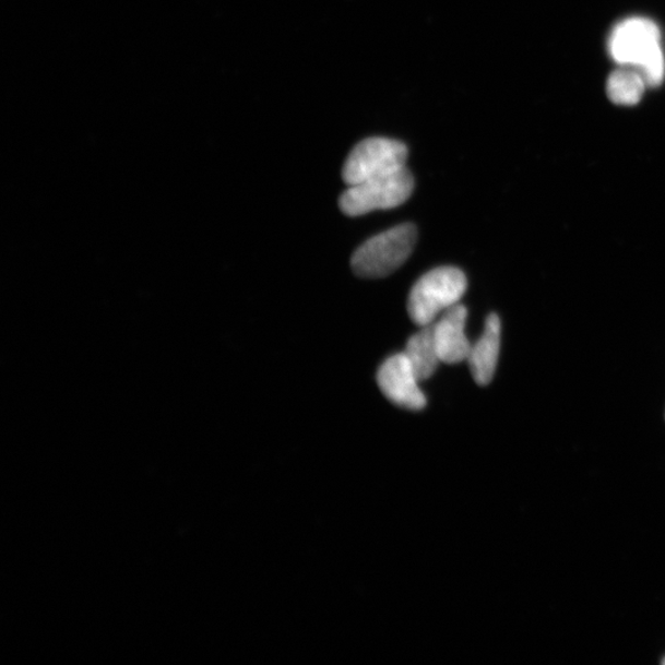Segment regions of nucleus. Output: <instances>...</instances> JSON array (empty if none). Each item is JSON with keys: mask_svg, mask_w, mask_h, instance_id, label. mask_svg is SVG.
Listing matches in <instances>:
<instances>
[{"mask_svg": "<svg viewBox=\"0 0 665 665\" xmlns=\"http://www.w3.org/2000/svg\"><path fill=\"white\" fill-rule=\"evenodd\" d=\"M406 144L391 139L371 138L361 141L351 152L343 167V180L353 187L373 178L391 175L406 167Z\"/></svg>", "mask_w": 665, "mask_h": 665, "instance_id": "4", "label": "nucleus"}, {"mask_svg": "<svg viewBox=\"0 0 665 665\" xmlns=\"http://www.w3.org/2000/svg\"><path fill=\"white\" fill-rule=\"evenodd\" d=\"M645 86L648 84L638 70L624 66V69L611 73L606 92L613 103L631 106L641 102Z\"/></svg>", "mask_w": 665, "mask_h": 665, "instance_id": "10", "label": "nucleus"}, {"mask_svg": "<svg viewBox=\"0 0 665 665\" xmlns=\"http://www.w3.org/2000/svg\"><path fill=\"white\" fill-rule=\"evenodd\" d=\"M609 50L615 62L636 70L664 57L660 28L645 17H631L616 26Z\"/></svg>", "mask_w": 665, "mask_h": 665, "instance_id": "5", "label": "nucleus"}, {"mask_svg": "<svg viewBox=\"0 0 665 665\" xmlns=\"http://www.w3.org/2000/svg\"><path fill=\"white\" fill-rule=\"evenodd\" d=\"M467 308L458 304L434 323V339L442 363L452 365L467 360L472 345L465 334Z\"/></svg>", "mask_w": 665, "mask_h": 665, "instance_id": "7", "label": "nucleus"}, {"mask_svg": "<svg viewBox=\"0 0 665 665\" xmlns=\"http://www.w3.org/2000/svg\"><path fill=\"white\" fill-rule=\"evenodd\" d=\"M467 290V277L454 266L430 270L413 286L408 298V313L414 324L426 326L437 316L461 300Z\"/></svg>", "mask_w": 665, "mask_h": 665, "instance_id": "1", "label": "nucleus"}, {"mask_svg": "<svg viewBox=\"0 0 665 665\" xmlns=\"http://www.w3.org/2000/svg\"><path fill=\"white\" fill-rule=\"evenodd\" d=\"M418 382L417 375L404 353L391 356L378 371V383L382 393L402 408L420 411L427 406V399Z\"/></svg>", "mask_w": 665, "mask_h": 665, "instance_id": "6", "label": "nucleus"}, {"mask_svg": "<svg viewBox=\"0 0 665 665\" xmlns=\"http://www.w3.org/2000/svg\"><path fill=\"white\" fill-rule=\"evenodd\" d=\"M404 355L416 372L419 381L428 380L437 371L441 361L437 349L436 339H434V323L421 326V330L412 335Z\"/></svg>", "mask_w": 665, "mask_h": 665, "instance_id": "9", "label": "nucleus"}, {"mask_svg": "<svg viewBox=\"0 0 665 665\" xmlns=\"http://www.w3.org/2000/svg\"><path fill=\"white\" fill-rule=\"evenodd\" d=\"M416 242L417 228L412 224L385 230L355 250L352 257L353 272L363 278L389 276L406 262Z\"/></svg>", "mask_w": 665, "mask_h": 665, "instance_id": "2", "label": "nucleus"}, {"mask_svg": "<svg viewBox=\"0 0 665 665\" xmlns=\"http://www.w3.org/2000/svg\"><path fill=\"white\" fill-rule=\"evenodd\" d=\"M414 189V178L406 168L349 187L340 199L343 214L363 216L375 210H390L406 202Z\"/></svg>", "mask_w": 665, "mask_h": 665, "instance_id": "3", "label": "nucleus"}, {"mask_svg": "<svg viewBox=\"0 0 665 665\" xmlns=\"http://www.w3.org/2000/svg\"><path fill=\"white\" fill-rule=\"evenodd\" d=\"M663 663L665 664V660L663 661Z\"/></svg>", "mask_w": 665, "mask_h": 665, "instance_id": "11", "label": "nucleus"}, {"mask_svg": "<svg viewBox=\"0 0 665 665\" xmlns=\"http://www.w3.org/2000/svg\"><path fill=\"white\" fill-rule=\"evenodd\" d=\"M500 352V320L496 313L487 317L484 334L468 354L470 369L479 385H487L495 378Z\"/></svg>", "mask_w": 665, "mask_h": 665, "instance_id": "8", "label": "nucleus"}]
</instances>
